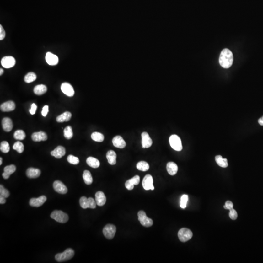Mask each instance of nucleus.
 <instances>
[{
    "label": "nucleus",
    "instance_id": "47",
    "mask_svg": "<svg viewBox=\"0 0 263 263\" xmlns=\"http://www.w3.org/2000/svg\"><path fill=\"white\" fill-rule=\"evenodd\" d=\"M6 198L4 197L0 196V204H3L6 202Z\"/></svg>",
    "mask_w": 263,
    "mask_h": 263
},
{
    "label": "nucleus",
    "instance_id": "15",
    "mask_svg": "<svg viewBox=\"0 0 263 263\" xmlns=\"http://www.w3.org/2000/svg\"><path fill=\"white\" fill-rule=\"evenodd\" d=\"M46 60L47 63L50 65H57L59 62L58 56L49 52L46 54Z\"/></svg>",
    "mask_w": 263,
    "mask_h": 263
},
{
    "label": "nucleus",
    "instance_id": "12",
    "mask_svg": "<svg viewBox=\"0 0 263 263\" xmlns=\"http://www.w3.org/2000/svg\"><path fill=\"white\" fill-rule=\"evenodd\" d=\"M46 199L45 196H40L38 198H32L30 200V205L32 207H39L46 202Z\"/></svg>",
    "mask_w": 263,
    "mask_h": 263
},
{
    "label": "nucleus",
    "instance_id": "26",
    "mask_svg": "<svg viewBox=\"0 0 263 263\" xmlns=\"http://www.w3.org/2000/svg\"><path fill=\"white\" fill-rule=\"evenodd\" d=\"M72 117V114L69 112H65L56 118V121L58 122L68 121Z\"/></svg>",
    "mask_w": 263,
    "mask_h": 263
},
{
    "label": "nucleus",
    "instance_id": "33",
    "mask_svg": "<svg viewBox=\"0 0 263 263\" xmlns=\"http://www.w3.org/2000/svg\"><path fill=\"white\" fill-rule=\"evenodd\" d=\"M36 78H37V76L35 73L33 72H30L25 75L24 80L25 83H30L35 81Z\"/></svg>",
    "mask_w": 263,
    "mask_h": 263
},
{
    "label": "nucleus",
    "instance_id": "6",
    "mask_svg": "<svg viewBox=\"0 0 263 263\" xmlns=\"http://www.w3.org/2000/svg\"><path fill=\"white\" fill-rule=\"evenodd\" d=\"M178 236L180 241L185 242L192 238V233L188 228H182L178 232Z\"/></svg>",
    "mask_w": 263,
    "mask_h": 263
},
{
    "label": "nucleus",
    "instance_id": "18",
    "mask_svg": "<svg viewBox=\"0 0 263 263\" xmlns=\"http://www.w3.org/2000/svg\"><path fill=\"white\" fill-rule=\"evenodd\" d=\"M95 201L97 205L102 206L105 204L106 198L105 194L102 191H99L95 195Z\"/></svg>",
    "mask_w": 263,
    "mask_h": 263
},
{
    "label": "nucleus",
    "instance_id": "5",
    "mask_svg": "<svg viewBox=\"0 0 263 263\" xmlns=\"http://www.w3.org/2000/svg\"><path fill=\"white\" fill-rule=\"evenodd\" d=\"M138 220L143 226L145 227H150L153 224V221L149 218L146 215V213L143 211H139L138 212Z\"/></svg>",
    "mask_w": 263,
    "mask_h": 263
},
{
    "label": "nucleus",
    "instance_id": "8",
    "mask_svg": "<svg viewBox=\"0 0 263 263\" xmlns=\"http://www.w3.org/2000/svg\"><path fill=\"white\" fill-rule=\"evenodd\" d=\"M142 186L143 188L146 190H153L154 189L153 185V178L150 174H147L144 177L142 181Z\"/></svg>",
    "mask_w": 263,
    "mask_h": 263
},
{
    "label": "nucleus",
    "instance_id": "16",
    "mask_svg": "<svg viewBox=\"0 0 263 263\" xmlns=\"http://www.w3.org/2000/svg\"><path fill=\"white\" fill-rule=\"evenodd\" d=\"M32 139L35 142L46 141L47 139V136L44 132L40 131L35 132L32 135Z\"/></svg>",
    "mask_w": 263,
    "mask_h": 263
},
{
    "label": "nucleus",
    "instance_id": "23",
    "mask_svg": "<svg viewBox=\"0 0 263 263\" xmlns=\"http://www.w3.org/2000/svg\"><path fill=\"white\" fill-rule=\"evenodd\" d=\"M26 175L30 178H36L39 177L41 172L38 169L30 168L26 171Z\"/></svg>",
    "mask_w": 263,
    "mask_h": 263
},
{
    "label": "nucleus",
    "instance_id": "29",
    "mask_svg": "<svg viewBox=\"0 0 263 263\" xmlns=\"http://www.w3.org/2000/svg\"><path fill=\"white\" fill-rule=\"evenodd\" d=\"M215 159L216 162L219 166L223 168H227L228 166L227 159L226 158H223L222 156L219 155L215 157Z\"/></svg>",
    "mask_w": 263,
    "mask_h": 263
},
{
    "label": "nucleus",
    "instance_id": "42",
    "mask_svg": "<svg viewBox=\"0 0 263 263\" xmlns=\"http://www.w3.org/2000/svg\"><path fill=\"white\" fill-rule=\"evenodd\" d=\"M229 211H230L229 213V217L231 218L232 220H236L238 217V214L236 211L233 209H231Z\"/></svg>",
    "mask_w": 263,
    "mask_h": 263
},
{
    "label": "nucleus",
    "instance_id": "1",
    "mask_svg": "<svg viewBox=\"0 0 263 263\" xmlns=\"http://www.w3.org/2000/svg\"><path fill=\"white\" fill-rule=\"evenodd\" d=\"M219 63L224 68H229L233 64V56L232 51L228 48H225L221 52L219 57Z\"/></svg>",
    "mask_w": 263,
    "mask_h": 263
},
{
    "label": "nucleus",
    "instance_id": "39",
    "mask_svg": "<svg viewBox=\"0 0 263 263\" xmlns=\"http://www.w3.org/2000/svg\"><path fill=\"white\" fill-rule=\"evenodd\" d=\"M67 161L69 163L73 165H77L79 163V160L78 158L75 157L73 155H69L67 157Z\"/></svg>",
    "mask_w": 263,
    "mask_h": 263
},
{
    "label": "nucleus",
    "instance_id": "37",
    "mask_svg": "<svg viewBox=\"0 0 263 263\" xmlns=\"http://www.w3.org/2000/svg\"><path fill=\"white\" fill-rule=\"evenodd\" d=\"M0 150L3 153H8L10 151V146L8 143L6 141H3L1 143Z\"/></svg>",
    "mask_w": 263,
    "mask_h": 263
},
{
    "label": "nucleus",
    "instance_id": "22",
    "mask_svg": "<svg viewBox=\"0 0 263 263\" xmlns=\"http://www.w3.org/2000/svg\"><path fill=\"white\" fill-rule=\"evenodd\" d=\"M16 170V167L14 165H10L5 167L4 168V172L3 174V177L5 180H7L10 175L14 173Z\"/></svg>",
    "mask_w": 263,
    "mask_h": 263
},
{
    "label": "nucleus",
    "instance_id": "45",
    "mask_svg": "<svg viewBox=\"0 0 263 263\" xmlns=\"http://www.w3.org/2000/svg\"><path fill=\"white\" fill-rule=\"evenodd\" d=\"M48 110H49V107L48 105H45L43 107V110L41 111V115L43 116H46L47 114L48 113Z\"/></svg>",
    "mask_w": 263,
    "mask_h": 263
},
{
    "label": "nucleus",
    "instance_id": "24",
    "mask_svg": "<svg viewBox=\"0 0 263 263\" xmlns=\"http://www.w3.org/2000/svg\"><path fill=\"white\" fill-rule=\"evenodd\" d=\"M167 170L169 174L174 175L178 171V166L174 162H168L167 165Z\"/></svg>",
    "mask_w": 263,
    "mask_h": 263
},
{
    "label": "nucleus",
    "instance_id": "20",
    "mask_svg": "<svg viewBox=\"0 0 263 263\" xmlns=\"http://www.w3.org/2000/svg\"><path fill=\"white\" fill-rule=\"evenodd\" d=\"M65 149L62 146H59L56 147L53 151L51 152V156L55 157L57 158H61L65 154Z\"/></svg>",
    "mask_w": 263,
    "mask_h": 263
},
{
    "label": "nucleus",
    "instance_id": "44",
    "mask_svg": "<svg viewBox=\"0 0 263 263\" xmlns=\"http://www.w3.org/2000/svg\"><path fill=\"white\" fill-rule=\"evenodd\" d=\"M6 37V32L2 25H0V40H3Z\"/></svg>",
    "mask_w": 263,
    "mask_h": 263
},
{
    "label": "nucleus",
    "instance_id": "41",
    "mask_svg": "<svg viewBox=\"0 0 263 263\" xmlns=\"http://www.w3.org/2000/svg\"><path fill=\"white\" fill-rule=\"evenodd\" d=\"M10 196V193L8 191L4 188L2 185H0V196L4 197L5 198H8Z\"/></svg>",
    "mask_w": 263,
    "mask_h": 263
},
{
    "label": "nucleus",
    "instance_id": "48",
    "mask_svg": "<svg viewBox=\"0 0 263 263\" xmlns=\"http://www.w3.org/2000/svg\"><path fill=\"white\" fill-rule=\"evenodd\" d=\"M258 123L261 126H263V116L258 120Z\"/></svg>",
    "mask_w": 263,
    "mask_h": 263
},
{
    "label": "nucleus",
    "instance_id": "36",
    "mask_svg": "<svg viewBox=\"0 0 263 263\" xmlns=\"http://www.w3.org/2000/svg\"><path fill=\"white\" fill-rule=\"evenodd\" d=\"M13 149L16 150L19 153H22L24 151V145L23 143L17 142L13 145Z\"/></svg>",
    "mask_w": 263,
    "mask_h": 263
},
{
    "label": "nucleus",
    "instance_id": "35",
    "mask_svg": "<svg viewBox=\"0 0 263 263\" xmlns=\"http://www.w3.org/2000/svg\"><path fill=\"white\" fill-rule=\"evenodd\" d=\"M25 137H26V135L24 132L21 130L16 131L14 134V137L17 140H24Z\"/></svg>",
    "mask_w": 263,
    "mask_h": 263
},
{
    "label": "nucleus",
    "instance_id": "7",
    "mask_svg": "<svg viewBox=\"0 0 263 263\" xmlns=\"http://www.w3.org/2000/svg\"><path fill=\"white\" fill-rule=\"evenodd\" d=\"M116 233V227L112 224L106 225L103 229V234L108 239H112L114 237Z\"/></svg>",
    "mask_w": 263,
    "mask_h": 263
},
{
    "label": "nucleus",
    "instance_id": "13",
    "mask_svg": "<svg viewBox=\"0 0 263 263\" xmlns=\"http://www.w3.org/2000/svg\"><path fill=\"white\" fill-rule=\"evenodd\" d=\"M140 182V177L138 175H135V176L126 181L125 182V187L128 190H132L134 189V185H137Z\"/></svg>",
    "mask_w": 263,
    "mask_h": 263
},
{
    "label": "nucleus",
    "instance_id": "34",
    "mask_svg": "<svg viewBox=\"0 0 263 263\" xmlns=\"http://www.w3.org/2000/svg\"><path fill=\"white\" fill-rule=\"evenodd\" d=\"M63 133H64V137L67 139H71L73 137V131H72V127L70 126H68L67 127H65L63 131Z\"/></svg>",
    "mask_w": 263,
    "mask_h": 263
},
{
    "label": "nucleus",
    "instance_id": "43",
    "mask_svg": "<svg viewBox=\"0 0 263 263\" xmlns=\"http://www.w3.org/2000/svg\"><path fill=\"white\" fill-rule=\"evenodd\" d=\"M233 204L232 201H227L225 203V205L224 206V208L225 209L230 210L231 209H233Z\"/></svg>",
    "mask_w": 263,
    "mask_h": 263
},
{
    "label": "nucleus",
    "instance_id": "25",
    "mask_svg": "<svg viewBox=\"0 0 263 263\" xmlns=\"http://www.w3.org/2000/svg\"><path fill=\"white\" fill-rule=\"evenodd\" d=\"M106 158L110 165H114L116 164V154L113 150H110L107 153Z\"/></svg>",
    "mask_w": 263,
    "mask_h": 263
},
{
    "label": "nucleus",
    "instance_id": "9",
    "mask_svg": "<svg viewBox=\"0 0 263 263\" xmlns=\"http://www.w3.org/2000/svg\"><path fill=\"white\" fill-rule=\"evenodd\" d=\"M16 60L12 56H6L1 60V64L5 68H10L14 67L15 65Z\"/></svg>",
    "mask_w": 263,
    "mask_h": 263
},
{
    "label": "nucleus",
    "instance_id": "27",
    "mask_svg": "<svg viewBox=\"0 0 263 263\" xmlns=\"http://www.w3.org/2000/svg\"><path fill=\"white\" fill-rule=\"evenodd\" d=\"M86 162L89 166L93 168H98L100 166L99 160L93 157H90L87 158Z\"/></svg>",
    "mask_w": 263,
    "mask_h": 263
},
{
    "label": "nucleus",
    "instance_id": "17",
    "mask_svg": "<svg viewBox=\"0 0 263 263\" xmlns=\"http://www.w3.org/2000/svg\"><path fill=\"white\" fill-rule=\"evenodd\" d=\"M0 109L3 112H10L15 109V105L13 101H8L1 105Z\"/></svg>",
    "mask_w": 263,
    "mask_h": 263
},
{
    "label": "nucleus",
    "instance_id": "30",
    "mask_svg": "<svg viewBox=\"0 0 263 263\" xmlns=\"http://www.w3.org/2000/svg\"><path fill=\"white\" fill-rule=\"evenodd\" d=\"M83 178L85 184L87 185H91L93 182V178L90 172L88 170L84 171L83 174Z\"/></svg>",
    "mask_w": 263,
    "mask_h": 263
},
{
    "label": "nucleus",
    "instance_id": "28",
    "mask_svg": "<svg viewBox=\"0 0 263 263\" xmlns=\"http://www.w3.org/2000/svg\"><path fill=\"white\" fill-rule=\"evenodd\" d=\"M46 86L44 84H39L35 86L34 88V93L37 95H42L46 92Z\"/></svg>",
    "mask_w": 263,
    "mask_h": 263
},
{
    "label": "nucleus",
    "instance_id": "11",
    "mask_svg": "<svg viewBox=\"0 0 263 263\" xmlns=\"http://www.w3.org/2000/svg\"><path fill=\"white\" fill-rule=\"evenodd\" d=\"M61 90L68 97H73L75 94L73 86L68 83H64L61 85Z\"/></svg>",
    "mask_w": 263,
    "mask_h": 263
},
{
    "label": "nucleus",
    "instance_id": "19",
    "mask_svg": "<svg viewBox=\"0 0 263 263\" xmlns=\"http://www.w3.org/2000/svg\"><path fill=\"white\" fill-rule=\"evenodd\" d=\"M112 142L115 147L120 149H123L126 145L125 140L120 136H117L114 137L112 140Z\"/></svg>",
    "mask_w": 263,
    "mask_h": 263
},
{
    "label": "nucleus",
    "instance_id": "21",
    "mask_svg": "<svg viewBox=\"0 0 263 263\" xmlns=\"http://www.w3.org/2000/svg\"><path fill=\"white\" fill-rule=\"evenodd\" d=\"M3 128L4 131H11L13 129V124L12 120L9 117H4L2 120Z\"/></svg>",
    "mask_w": 263,
    "mask_h": 263
},
{
    "label": "nucleus",
    "instance_id": "4",
    "mask_svg": "<svg viewBox=\"0 0 263 263\" xmlns=\"http://www.w3.org/2000/svg\"><path fill=\"white\" fill-rule=\"evenodd\" d=\"M169 142L171 147L177 151L182 150V145L180 137L176 135H173L169 138Z\"/></svg>",
    "mask_w": 263,
    "mask_h": 263
},
{
    "label": "nucleus",
    "instance_id": "32",
    "mask_svg": "<svg viewBox=\"0 0 263 263\" xmlns=\"http://www.w3.org/2000/svg\"><path fill=\"white\" fill-rule=\"evenodd\" d=\"M149 164L145 161H140L137 164V168L139 171L145 172L149 170Z\"/></svg>",
    "mask_w": 263,
    "mask_h": 263
},
{
    "label": "nucleus",
    "instance_id": "50",
    "mask_svg": "<svg viewBox=\"0 0 263 263\" xmlns=\"http://www.w3.org/2000/svg\"><path fill=\"white\" fill-rule=\"evenodd\" d=\"M3 162V159L2 158H0V165H1L2 164Z\"/></svg>",
    "mask_w": 263,
    "mask_h": 263
},
{
    "label": "nucleus",
    "instance_id": "38",
    "mask_svg": "<svg viewBox=\"0 0 263 263\" xmlns=\"http://www.w3.org/2000/svg\"><path fill=\"white\" fill-rule=\"evenodd\" d=\"M79 204L81 207L83 209L89 208V201L88 198L85 196H83L79 199Z\"/></svg>",
    "mask_w": 263,
    "mask_h": 263
},
{
    "label": "nucleus",
    "instance_id": "46",
    "mask_svg": "<svg viewBox=\"0 0 263 263\" xmlns=\"http://www.w3.org/2000/svg\"><path fill=\"white\" fill-rule=\"evenodd\" d=\"M37 106L35 103H33L31 105V109H30V112L31 115H34L36 113V110H37Z\"/></svg>",
    "mask_w": 263,
    "mask_h": 263
},
{
    "label": "nucleus",
    "instance_id": "40",
    "mask_svg": "<svg viewBox=\"0 0 263 263\" xmlns=\"http://www.w3.org/2000/svg\"><path fill=\"white\" fill-rule=\"evenodd\" d=\"M188 200V196L187 195H183L181 197L180 207L183 209H185L187 206V202Z\"/></svg>",
    "mask_w": 263,
    "mask_h": 263
},
{
    "label": "nucleus",
    "instance_id": "3",
    "mask_svg": "<svg viewBox=\"0 0 263 263\" xmlns=\"http://www.w3.org/2000/svg\"><path fill=\"white\" fill-rule=\"evenodd\" d=\"M50 217L57 222L61 223H67L69 220L68 215L62 211L56 210L53 211L51 213Z\"/></svg>",
    "mask_w": 263,
    "mask_h": 263
},
{
    "label": "nucleus",
    "instance_id": "10",
    "mask_svg": "<svg viewBox=\"0 0 263 263\" xmlns=\"http://www.w3.org/2000/svg\"><path fill=\"white\" fill-rule=\"evenodd\" d=\"M53 188L56 192L60 194L64 195L67 192V187L61 181L56 180L54 182Z\"/></svg>",
    "mask_w": 263,
    "mask_h": 263
},
{
    "label": "nucleus",
    "instance_id": "31",
    "mask_svg": "<svg viewBox=\"0 0 263 263\" xmlns=\"http://www.w3.org/2000/svg\"><path fill=\"white\" fill-rule=\"evenodd\" d=\"M91 138L94 141L98 142H101L104 140L105 137L101 133L95 132L92 134Z\"/></svg>",
    "mask_w": 263,
    "mask_h": 263
},
{
    "label": "nucleus",
    "instance_id": "2",
    "mask_svg": "<svg viewBox=\"0 0 263 263\" xmlns=\"http://www.w3.org/2000/svg\"><path fill=\"white\" fill-rule=\"evenodd\" d=\"M74 254L75 252L72 249H67L64 252L56 255L55 259L59 262L68 261L72 259L74 256Z\"/></svg>",
    "mask_w": 263,
    "mask_h": 263
},
{
    "label": "nucleus",
    "instance_id": "49",
    "mask_svg": "<svg viewBox=\"0 0 263 263\" xmlns=\"http://www.w3.org/2000/svg\"><path fill=\"white\" fill-rule=\"evenodd\" d=\"M3 73V69H0V75L1 76Z\"/></svg>",
    "mask_w": 263,
    "mask_h": 263
},
{
    "label": "nucleus",
    "instance_id": "14",
    "mask_svg": "<svg viewBox=\"0 0 263 263\" xmlns=\"http://www.w3.org/2000/svg\"><path fill=\"white\" fill-rule=\"evenodd\" d=\"M142 145L143 148H148L152 145L153 141L148 133L144 132L142 134Z\"/></svg>",
    "mask_w": 263,
    "mask_h": 263
}]
</instances>
